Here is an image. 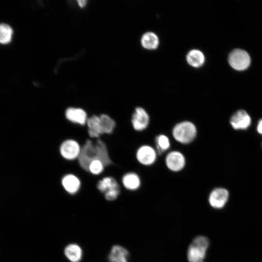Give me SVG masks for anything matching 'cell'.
I'll use <instances>...</instances> for the list:
<instances>
[{
  "instance_id": "cell-1",
  "label": "cell",
  "mask_w": 262,
  "mask_h": 262,
  "mask_svg": "<svg viewBox=\"0 0 262 262\" xmlns=\"http://www.w3.org/2000/svg\"><path fill=\"white\" fill-rule=\"evenodd\" d=\"M78 158L80 166L87 171L90 164L94 160L100 161L104 166H108L112 164L109 156L106 146L100 139L97 140L95 143H93L90 140H87L81 148Z\"/></svg>"
},
{
  "instance_id": "cell-2",
  "label": "cell",
  "mask_w": 262,
  "mask_h": 262,
  "mask_svg": "<svg viewBox=\"0 0 262 262\" xmlns=\"http://www.w3.org/2000/svg\"><path fill=\"white\" fill-rule=\"evenodd\" d=\"M197 133L195 124L188 120L177 123L172 131L174 139L178 143L184 145L192 143L196 139Z\"/></svg>"
},
{
  "instance_id": "cell-3",
  "label": "cell",
  "mask_w": 262,
  "mask_h": 262,
  "mask_svg": "<svg viewBox=\"0 0 262 262\" xmlns=\"http://www.w3.org/2000/svg\"><path fill=\"white\" fill-rule=\"evenodd\" d=\"M209 244L207 237L202 235L196 237L187 249V257L189 262H204Z\"/></svg>"
},
{
  "instance_id": "cell-4",
  "label": "cell",
  "mask_w": 262,
  "mask_h": 262,
  "mask_svg": "<svg viewBox=\"0 0 262 262\" xmlns=\"http://www.w3.org/2000/svg\"><path fill=\"white\" fill-rule=\"evenodd\" d=\"M228 61L232 68L238 71H243L250 66L251 59L249 54L246 50L236 48L229 53Z\"/></svg>"
},
{
  "instance_id": "cell-5",
  "label": "cell",
  "mask_w": 262,
  "mask_h": 262,
  "mask_svg": "<svg viewBox=\"0 0 262 262\" xmlns=\"http://www.w3.org/2000/svg\"><path fill=\"white\" fill-rule=\"evenodd\" d=\"M97 186L101 192L105 193V198L109 201L115 200L120 194L118 183L111 177L104 178L98 182Z\"/></svg>"
},
{
  "instance_id": "cell-6",
  "label": "cell",
  "mask_w": 262,
  "mask_h": 262,
  "mask_svg": "<svg viewBox=\"0 0 262 262\" xmlns=\"http://www.w3.org/2000/svg\"><path fill=\"white\" fill-rule=\"evenodd\" d=\"M155 149L148 145H143L138 147L136 152V158L139 163L145 166L154 164L157 158Z\"/></svg>"
},
{
  "instance_id": "cell-7",
  "label": "cell",
  "mask_w": 262,
  "mask_h": 262,
  "mask_svg": "<svg viewBox=\"0 0 262 262\" xmlns=\"http://www.w3.org/2000/svg\"><path fill=\"white\" fill-rule=\"evenodd\" d=\"M167 168L172 172H177L182 170L186 164L184 155L180 151L173 150L169 152L165 158Z\"/></svg>"
},
{
  "instance_id": "cell-8",
  "label": "cell",
  "mask_w": 262,
  "mask_h": 262,
  "mask_svg": "<svg viewBox=\"0 0 262 262\" xmlns=\"http://www.w3.org/2000/svg\"><path fill=\"white\" fill-rule=\"evenodd\" d=\"M150 117L147 111L141 107H137L131 117V124L136 131H141L146 130L149 125Z\"/></svg>"
},
{
  "instance_id": "cell-9",
  "label": "cell",
  "mask_w": 262,
  "mask_h": 262,
  "mask_svg": "<svg viewBox=\"0 0 262 262\" xmlns=\"http://www.w3.org/2000/svg\"><path fill=\"white\" fill-rule=\"evenodd\" d=\"M229 123L234 130H245L251 125V118L246 111L240 109L232 114Z\"/></svg>"
},
{
  "instance_id": "cell-10",
  "label": "cell",
  "mask_w": 262,
  "mask_h": 262,
  "mask_svg": "<svg viewBox=\"0 0 262 262\" xmlns=\"http://www.w3.org/2000/svg\"><path fill=\"white\" fill-rule=\"evenodd\" d=\"M229 196V193L226 189L217 187L213 189L210 193L208 201L213 208L219 209L225 205Z\"/></svg>"
},
{
  "instance_id": "cell-11",
  "label": "cell",
  "mask_w": 262,
  "mask_h": 262,
  "mask_svg": "<svg viewBox=\"0 0 262 262\" xmlns=\"http://www.w3.org/2000/svg\"><path fill=\"white\" fill-rule=\"evenodd\" d=\"M81 147L79 144L73 140H66L63 142L60 148L61 155L67 160H73L78 158Z\"/></svg>"
},
{
  "instance_id": "cell-12",
  "label": "cell",
  "mask_w": 262,
  "mask_h": 262,
  "mask_svg": "<svg viewBox=\"0 0 262 262\" xmlns=\"http://www.w3.org/2000/svg\"><path fill=\"white\" fill-rule=\"evenodd\" d=\"M65 115L66 118L72 122L83 125L87 122L86 113L81 108H68L66 109Z\"/></svg>"
},
{
  "instance_id": "cell-13",
  "label": "cell",
  "mask_w": 262,
  "mask_h": 262,
  "mask_svg": "<svg viewBox=\"0 0 262 262\" xmlns=\"http://www.w3.org/2000/svg\"><path fill=\"white\" fill-rule=\"evenodd\" d=\"M129 253L124 247L119 246H114L108 256L110 262H128Z\"/></svg>"
},
{
  "instance_id": "cell-14",
  "label": "cell",
  "mask_w": 262,
  "mask_h": 262,
  "mask_svg": "<svg viewBox=\"0 0 262 262\" xmlns=\"http://www.w3.org/2000/svg\"><path fill=\"white\" fill-rule=\"evenodd\" d=\"M186 60L190 66L198 68L204 65L205 57L201 50L197 49H193L189 51L186 54Z\"/></svg>"
},
{
  "instance_id": "cell-15",
  "label": "cell",
  "mask_w": 262,
  "mask_h": 262,
  "mask_svg": "<svg viewBox=\"0 0 262 262\" xmlns=\"http://www.w3.org/2000/svg\"><path fill=\"white\" fill-rule=\"evenodd\" d=\"M124 187L131 191H135L139 188L141 180L139 176L134 172H129L125 174L122 179Z\"/></svg>"
},
{
  "instance_id": "cell-16",
  "label": "cell",
  "mask_w": 262,
  "mask_h": 262,
  "mask_svg": "<svg viewBox=\"0 0 262 262\" xmlns=\"http://www.w3.org/2000/svg\"><path fill=\"white\" fill-rule=\"evenodd\" d=\"M142 46L147 50L156 49L159 45V39L158 35L152 32L145 33L141 38Z\"/></svg>"
},
{
  "instance_id": "cell-17",
  "label": "cell",
  "mask_w": 262,
  "mask_h": 262,
  "mask_svg": "<svg viewBox=\"0 0 262 262\" xmlns=\"http://www.w3.org/2000/svg\"><path fill=\"white\" fill-rule=\"evenodd\" d=\"M62 184L68 193L74 194L79 190L81 182L76 176L69 174L64 176L62 180Z\"/></svg>"
},
{
  "instance_id": "cell-18",
  "label": "cell",
  "mask_w": 262,
  "mask_h": 262,
  "mask_svg": "<svg viewBox=\"0 0 262 262\" xmlns=\"http://www.w3.org/2000/svg\"><path fill=\"white\" fill-rule=\"evenodd\" d=\"M88 133L91 137L98 138L102 134L99 116L93 115L87 120Z\"/></svg>"
},
{
  "instance_id": "cell-19",
  "label": "cell",
  "mask_w": 262,
  "mask_h": 262,
  "mask_svg": "<svg viewBox=\"0 0 262 262\" xmlns=\"http://www.w3.org/2000/svg\"><path fill=\"white\" fill-rule=\"evenodd\" d=\"M65 255L71 262H79L82 259V251L81 247L75 244L67 245L64 250Z\"/></svg>"
},
{
  "instance_id": "cell-20",
  "label": "cell",
  "mask_w": 262,
  "mask_h": 262,
  "mask_svg": "<svg viewBox=\"0 0 262 262\" xmlns=\"http://www.w3.org/2000/svg\"><path fill=\"white\" fill-rule=\"evenodd\" d=\"M14 30L6 23H0V44L6 45L10 44L13 38Z\"/></svg>"
},
{
  "instance_id": "cell-21",
  "label": "cell",
  "mask_w": 262,
  "mask_h": 262,
  "mask_svg": "<svg viewBox=\"0 0 262 262\" xmlns=\"http://www.w3.org/2000/svg\"><path fill=\"white\" fill-rule=\"evenodd\" d=\"M156 151L158 154H162L167 151L170 147L169 138L165 134L158 135L155 139Z\"/></svg>"
},
{
  "instance_id": "cell-22",
  "label": "cell",
  "mask_w": 262,
  "mask_h": 262,
  "mask_svg": "<svg viewBox=\"0 0 262 262\" xmlns=\"http://www.w3.org/2000/svg\"><path fill=\"white\" fill-rule=\"evenodd\" d=\"M99 118L102 134L112 133L115 126V120L105 114L101 115Z\"/></svg>"
},
{
  "instance_id": "cell-23",
  "label": "cell",
  "mask_w": 262,
  "mask_h": 262,
  "mask_svg": "<svg viewBox=\"0 0 262 262\" xmlns=\"http://www.w3.org/2000/svg\"><path fill=\"white\" fill-rule=\"evenodd\" d=\"M104 164L99 160H96L92 161L89 165L88 171L93 174L98 175L102 172Z\"/></svg>"
},
{
  "instance_id": "cell-24",
  "label": "cell",
  "mask_w": 262,
  "mask_h": 262,
  "mask_svg": "<svg viewBox=\"0 0 262 262\" xmlns=\"http://www.w3.org/2000/svg\"><path fill=\"white\" fill-rule=\"evenodd\" d=\"M257 132L262 135V118L260 119L257 123L256 127Z\"/></svg>"
},
{
  "instance_id": "cell-25",
  "label": "cell",
  "mask_w": 262,
  "mask_h": 262,
  "mask_svg": "<svg viewBox=\"0 0 262 262\" xmlns=\"http://www.w3.org/2000/svg\"><path fill=\"white\" fill-rule=\"evenodd\" d=\"M78 4L81 7H84L86 4V0H79L77 1Z\"/></svg>"
}]
</instances>
